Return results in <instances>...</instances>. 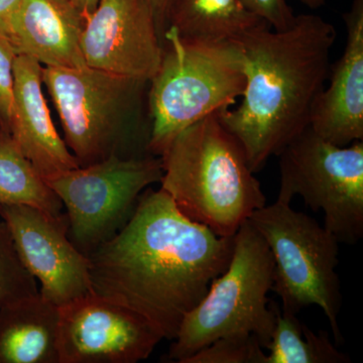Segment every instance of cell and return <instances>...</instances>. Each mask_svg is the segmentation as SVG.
Returning a JSON list of instances; mask_svg holds the SVG:
<instances>
[{"instance_id":"30bf717a","label":"cell","mask_w":363,"mask_h":363,"mask_svg":"<svg viewBox=\"0 0 363 363\" xmlns=\"http://www.w3.org/2000/svg\"><path fill=\"white\" fill-rule=\"evenodd\" d=\"M59 310L60 363H136L162 340L140 315L94 292Z\"/></svg>"},{"instance_id":"83f0119b","label":"cell","mask_w":363,"mask_h":363,"mask_svg":"<svg viewBox=\"0 0 363 363\" xmlns=\"http://www.w3.org/2000/svg\"><path fill=\"white\" fill-rule=\"evenodd\" d=\"M1 131H4V130H2L1 126H0V133H1Z\"/></svg>"},{"instance_id":"6da1fadb","label":"cell","mask_w":363,"mask_h":363,"mask_svg":"<svg viewBox=\"0 0 363 363\" xmlns=\"http://www.w3.org/2000/svg\"><path fill=\"white\" fill-rule=\"evenodd\" d=\"M222 238L181 213L166 191L147 190L123 228L87 255L92 291L174 340L233 257Z\"/></svg>"},{"instance_id":"5b68a950","label":"cell","mask_w":363,"mask_h":363,"mask_svg":"<svg viewBox=\"0 0 363 363\" xmlns=\"http://www.w3.org/2000/svg\"><path fill=\"white\" fill-rule=\"evenodd\" d=\"M43 83L56 106L65 143L79 166L117 156H152L150 135L130 117L145 81L121 77L91 67H43Z\"/></svg>"},{"instance_id":"cb8c5ba5","label":"cell","mask_w":363,"mask_h":363,"mask_svg":"<svg viewBox=\"0 0 363 363\" xmlns=\"http://www.w3.org/2000/svg\"><path fill=\"white\" fill-rule=\"evenodd\" d=\"M21 1L23 0H0V35L9 39L11 35V21Z\"/></svg>"},{"instance_id":"44dd1931","label":"cell","mask_w":363,"mask_h":363,"mask_svg":"<svg viewBox=\"0 0 363 363\" xmlns=\"http://www.w3.org/2000/svg\"><path fill=\"white\" fill-rule=\"evenodd\" d=\"M264 350L255 336H229L205 346L184 363H266Z\"/></svg>"},{"instance_id":"ffe728a7","label":"cell","mask_w":363,"mask_h":363,"mask_svg":"<svg viewBox=\"0 0 363 363\" xmlns=\"http://www.w3.org/2000/svg\"><path fill=\"white\" fill-rule=\"evenodd\" d=\"M39 293L37 279L23 266L11 234L0 219V310Z\"/></svg>"},{"instance_id":"3957f363","label":"cell","mask_w":363,"mask_h":363,"mask_svg":"<svg viewBox=\"0 0 363 363\" xmlns=\"http://www.w3.org/2000/svg\"><path fill=\"white\" fill-rule=\"evenodd\" d=\"M160 157L162 190L182 214L217 235L233 238L266 205L242 145L224 128L218 113L182 131Z\"/></svg>"},{"instance_id":"603a6c76","label":"cell","mask_w":363,"mask_h":363,"mask_svg":"<svg viewBox=\"0 0 363 363\" xmlns=\"http://www.w3.org/2000/svg\"><path fill=\"white\" fill-rule=\"evenodd\" d=\"M250 13L262 18L274 30H286L292 26L296 16L289 0H240Z\"/></svg>"},{"instance_id":"7c38bea8","label":"cell","mask_w":363,"mask_h":363,"mask_svg":"<svg viewBox=\"0 0 363 363\" xmlns=\"http://www.w3.org/2000/svg\"><path fill=\"white\" fill-rule=\"evenodd\" d=\"M86 65L150 82L162 60V39L150 0H99L85 16Z\"/></svg>"},{"instance_id":"7402d4cb","label":"cell","mask_w":363,"mask_h":363,"mask_svg":"<svg viewBox=\"0 0 363 363\" xmlns=\"http://www.w3.org/2000/svg\"><path fill=\"white\" fill-rule=\"evenodd\" d=\"M18 56L9 38L0 35V126L9 133L13 111L14 60Z\"/></svg>"},{"instance_id":"52a82bcc","label":"cell","mask_w":363,"mask_h":363,"mask_svg":"<svg viewBox=\"0 0 363 363\" xmlns=\"http://www.w3.org/2000/svg\"><path fill=\"white\" fill-rule=\"evenodd\" d=\"M291 203L277 199L253 212L248 221L271 250L272 291L281 298V311L297 315L317 306L328 319L337 344L343 342L338 323L342 304L337 274L339 241L324 225Z\"/></svg>"},{"instance_id":"4316f807","label":"cell","mask_w":363,"mask_h":363,"mask_svg":"<svg viewBox=\"0 0 363 363\" xmlns=\"http://www.w3.org/2000/svg\"><path fill=\"white\" fill-rule=\"evenodd\" d=\"M298 1L312 9H320L325 4V0H298Z\"/></svg>"},{"instance_id":"d4e9b609","label":"cell","mask_w":363,"mask_h":363,"mask_svg":"<svg viewBox=\"0 0 363 363\" xmlns=\"http://www.w3.org/2000/svg\"><path fill=\"white\" fill-rule=\"evenodd\" d=\"M152 4V9H154L155 16H156V21L157 28H159L160 35L161 38L166 30L167 26H168V14L174 0H150Z\"/></svg>"},{"instance_id":"277c9868","label":"cell","mask_w":363,"mask_h":363,"mask_svg":"<svg viewBox=\"0 0 363 363\" xmlns=\"http://www.w3.org/2000/svg\"><path fill=\"white\" fill-rule=\"evenodd\" d=\"M162 39L161 63L149 92L147 150L156 157L189 126L230 108L245 88L242 61L233 42L184 40L172 26Z\"/></svg>"},{"instance_id":"ac0fdd59","label":"cell","mask_w":363,"mask_h":363,"mask_svg":"<svg viewBox=\"0 0 363 363\" xmlns=\"http://www.w3.org/2000/svg\"><path fill=\"white\" fill-rule=\"evenodd\" d=\"M0 205H26L64 216L58 196L6 131L0 133Z\"/></svg>"},{"instance_id":"9a60e30c","label":"cell","mask_w":363,"mask_h":363,"mask_svg":"<svg viewBox=\"0 0 363 363\" xmlns=\"http://www.w3.org/2000/svg\"><path fill=\"white\" fill-rule=\"evenodd\" d=\"M84 14L73 0H23L13 21L9 40L16 54L44 67L87 66L81 50Z\"/></svg>"},{"instance_id":"ba28073f","label":"cell","mask_w":363,"mask_h":363,"mask_svg":"<svg viewBox=\"0 0 363 363\" xmlns=\"http://www.w3.org/2000/svg\"><path fill=\"white\" fill-rule=\"evenodd\" d=\"M279 157L278 198L301 196L307 207L321 210L324 227L339 242L355 245L363 236V142L338 147L308 126L286 143Z\"/></svg>"},{"instance_id":"4fadbf2b","label":"cell","mask_w":363,"mask_h":363,"mask_svg":"<svg viewBox=\"0 0 363 363\" xmlns=\"http://www.w3.org/2000/svg\"><path fill=\"white\" fill-rule=\"evenodd\" d=\"M345 51L330 67V84L317 97L310 126L327 142L347 147L363 140V0L343 14Z\"/></svg>"},{"instance_id":"d6986e66","label":"cell","mask_w":363,"mask_h":363,"mask_svg":"<svg viewBox=\"0 0 363 363\" xmlns=\"http://www.w3.org/2000/svg\"><path fill=\"white\" fill-rule=\"evenodd\" d=\"M266 363H350V357L340 352L328 333H316L293 313L281 311L276 306V324Z\"/></svg>"},{"instance_id":"8fae6325","label":"cell","mask_w":363,"mask_h":363,"mask_svg":"<svg viewBox=\"0 0 363 363\" xmlns=\"http://www.w3.org/2000/svg\"><path fill=\"white\" fill-rule=\"evenodd\" d=\"M0 218L45 300L61 307L93 292L89 259L69 238L66 215L55 216L26 205H0Z\"/></svg>"},{"instance_id":"7a4b0ae2","label":"cell","mask_w":363,"mask_h":363,"mask_svg":"<svg viewBox=\"0 0 363 363\" xmlns=\"http://www.w3.org/2000/svg\"><path fill=\"white\" fill-rule=\"evenodd\" d=\"M336 30L316 14H298L291 28L262 26L234 40L245 75L240 104L218 112L257 173L310 125L330 72Z\"/></svg>"},{"instance_id":"e0dca14e","label":"cell","mask_w":363,"mask_h":363,"mask_svg":"<svg viewBox=\"0 0 363 363\" xmlns=\"http://www.w3.org/2000/svg\"><path fill=\"white\" fill-rule=\"evenodd\" d=\"M266 26L240 0H174L167 28H175L184 40L227 43Z\"/></svg>"},{"instance_id":"8992f818","label":"cell","mask_w":363,"mask_h":363,"mask_svg":"<svg viewBox=\"0 0 363 363\" xmlns=\"http://www.w3.org/2000/svg\"><path fill=\"white\" fill-rule=\"evenodd\" d=\"M274 259L264 238L247 220L234 235L229 266L186 315L168 359L184 363L205 346L229 336H255L267 350L276 324Z\"/></svg>"},{"instance_id":"2e32d148","label":"cell","mask_w":363,"mask_h":363,"mask_svg":"<svg viewBox=\"0 0 363 363\" xmlns=\"http://www.w3.org/2000/svg\"><path fill=\"white\" fill-rule=\"evenodd\" d=\"M60 310L40 294L0 310V363H60Z\"/></svg>"},{"instance_id":"484cf974","label":"cell","mask_w":363,"mask_h":363,"mask_svg":"<svg viewBox=\"0 0 363 363\" xmlns=\"http://www.w3.org/2000/svg\"><path fill=\"white\" fill-rule=\"evenodd\" d=\"M73 2L80 9L81 13L86 16L96 9L99 0H73Z\"/></svg>"},{"instance_id":"9c48e42d","label":"cell","mask_w":363,"mask_h":363,"mask_svg":"<svg viewBox=\"0 0 363 363\" xmlns=\"http://www.w3.org/2000/svg\"><path fill=\"white\" fill-rule=\"evenodd\" d=\"M162 177L160 157L111 156L45 181L66 208L72 242L88 255L123 228L143 191Z\"/></svg>"},{"instance_id":"5bb4252c","label":"cell","mask_w":363,"mask_h":363,"mask_svg":"<svg viewBox=\"0 0 363 363\" xmlns=\"http://www.w3.org/2000/svg\"><path fill=\"white\" fill-rule=\"evenodd\" d=\"M42 69L30 57H16L9 133L45 180L80 166L52 123L43 93Z\"/></svg>"}]
</instances>
